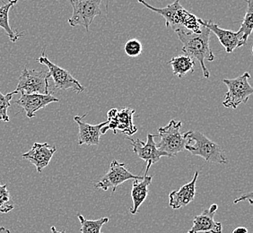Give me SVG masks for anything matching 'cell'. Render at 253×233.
<instances>
[{
  "label": "cell",
  "mask_w": 253,
  "mask_h": 233,
  "mask_svg": "<svg viewBox=\"0 0 253 233\" xmlns=\"http://www.w3.org/2000/svg\"><path fill=\"white\" fill-rule=\"evenodd\" d=\"M201 25L199 33L188 30H178L175 33L182 43V51L186 56L199 61L205 78H210V71L205 65V61H214V56L210 48L211 32L204 25Z\"/></svg>",
  "instance_id": "obj_1"
},
{
  "label": "cell",
  "mask_w": 253,
  "mask_h": 233,
  "mask_svg": "<svg viewBox=\"0 0 253 233\" xmlns=\"http://www.w3.org/2000/svg\"><path fill=\"white\" fill-rule=\"evenodd\" d=\"M137 1L145 5L146 8L162 15L166 20L167 28H171L175 32L178 30H188L194 33H199L201 29V25L198 21L199 18L187 11L180 4V0H176L172 4L163 8L154 7L146 2V0Z\"/></svg>",
  "instance_id": "obj_2"
},
{
  "label": "cell",
  "mask_w": 253,
  "mask_h": 233,
  "mask_svg": "<svg viewBox=\"0 0 253 233\" xmlns=\"http://www.w3.org/2000/svg\"><path fill=\"white\" fill-rule=\"evenodd\" d=\"M187 144L185 150L190 152L192 155L200 156L206 161L224 164L227 163L224 155V151L221 146L210 140L202 133L198 131L186 132Z\"/></svg>",
  "instance_id": "obj_3"
},
{
  "label": "cell",
  "mask_w": 253,
  "mask_h": 233,
  "mask_svg": "<svg viewBox=\"0 0 253 233\" xmlns=\"http://www.w3.org/2000/svg\"><path fill=\"white\" fill-rule=\"evenodd\" d=\"M181 125L182 122L171 119L166 126L158 128L160 142L156 144V146L168 157H173L185 150L187 136L186 132L181 133L180 131Z\"/></svg>",
  "instance_id": "obj_4"
},
{
  "label": "cell",
  "mask_w": 253,
  "mask_h": 233,
  "mask_svg": "<svg viewBox=\"0 0 253 233\" xmlns=\"http://www.w3.org/2000/svg\"><path fill=\"white\" fill-rule=\"evenodd\" d=\"M250 78V73L245 72L238 78L223 80V83L228 88V91L224 95V107L235 110L240 104L247 103L249 98L253 93V86L249 83Z\"/></svg>",
  "instance_id": "obj_5"
},
{
  "label": "cell",
  "mask_w": 253,
  "mask_h": 233,
  "mask_svg": "<svg viewBox=\"0 0 253 233\" xmlns=\"http://www.w3.org/2000/svg\"><path fill=\"white\" fill-rule=\"evenodd\" d=\"M73 7L72 16L68 19L70 26H83L86 32L97 15H102V0H68Z\"/></svg>",
  "instance_id": "obj_6"
},
{
  "label": "cell",
  "mask_w": 253,
  "mask_h": 233,
  "mask_svg": "<svg viewBox=\"0 0 253 233\" xmlns=\"http://www.w3.org/2000/svg\"><path fill=\"white\" fill-rule=\"evenodd\" d=\"M49 78L48 71H36L25 68L18 79L15 93L49 94Z\"/></svg>",
  "instance_id": "obj_7"
},
{
  "label": "cell",
  "mask_w": 253,
  "mask_h": 233,
  "mask_svg": "<svg viewBox=\"0 0 253 233\" xmlns=\"http://www.w3.org/2000/svg\"><path fill=\"white\" fill-rule=\"evenodd\" d=\"M37 61L40 64L45 65L49 69V78L53 80L54 86L59 90H72L74 92H83L84 87L81 83L78 82L76 78H74L68 70L60 68L59 66L49 61V58L45 55V51H42V56L40 57Z\"/></svg>",
  "instance_id": "obj_8"
},
{
  "label": "cell",
  "mask_w": 253,
  "mask_h": 233,
  "mask_svg": "<svg viewBox=\"0 0 253 233\" xmlns=\"http://www.w3.org/2000/svg\"><path fill=\"white\" fill-rule=\"evenodd\" d=\"M142 178L143 177L140 175H134L129 172L126 169L125 163L113 160L107 173L96 184H94V188L103 191H107L109 189H112V193H114L118 187L125 181L129 180H141Z\"/></svg>",
  "instance_id": "obj_9"
},
{
  "label": "cell",
  "mask_w": 253,
  "mask_h": 233,
  "mask_svg": "<svg viewBox=\"0 0 253 233\" xmlns=\"http://www.w3.org/2000/svg\"><path fill=\"white\" fill-rule=\"evenodd\" d=\"M156 136H156V135L147 134L146 143L142 142L140 139L128 138V140L131 142L133 152L140 159L146 162V172H145V176L147 175L153 164H156V162H158L162 157L167 156L166 154L161 152L157 148L156 141L154 140Z\"/></svg>",
  "instance_id": "obj_10"
},
{
  "label": "cell",
  "mask_w": 253,
  "mask_h": 233,
  "mask_svg": "<svg viewBox=\"0 0 253 233\" xmlns=\"http://www.w3.org/2000/svg\"><path fill=\"white\" fill-rule=\"evenodd\" d=\"M56 151V146H49L48 143H34L31 150L23 154L22 157L30 161L35 167L38 173H42L44 169L49 165Z\"/></svg>",
  "instance_id": "obj_11"
},
{
  "label": "cell",
  "mask_w": 253,
  "mask_h": 233,
  "mask_svg": "<svg viewBox=\"0 0 253 233\" xmlns=\"http://www.w3.org/2000/svg\"><path fill=\"white\" fill-rule=\"evenodd\" d=\"M200 25H204L211 33H214L219 39L220 43L223 45L226 53L234 52V49L241 47V41L243 38V34L237 31L233 32L230 30L222 29L216 24H214L210 20L198 19Z\"/></svg>",
  "instance_id": "obj_12"
},
{
  "label": "cell",
  "mask_w": 253,
  "mask_h": 233,
  "mask_svg": "<svg viewBox=\"0 0 253 233\" xmlns=\"http://www.w3.org/2000/svg\"><path fill=\"white\" fill-rule=\"evenodd\" d=\"M59 102V99L53 96L51 92L49 94L21 93V97L15 101V104L25 111L28 118H33L41 109H43L50 103Z\"/></svg>",
  "instance_id": "obj_13"
},
{
  "label": "cell",
  "mask_w": 253,
  "mask_h": 233,
  "mask_svg": "<svg viewBox=\"0 0 253 233\" xmlns=\"http://www.w3.org/2000/svg\"><path fill=\"white\" fill-rule=\"evenodd\" d=\"M217 210L218 205L213 204L210 208L205 209L200 215L195 216L193 226L187 233H222V224L214 221Z\"/></svg>",
  "instance_id": "obj_14"
},
{
  "label": "cell",
  "mask_w": 253,
  "mask_h": 233,
  "mask_svg": "<svg viewBox=\"0 0 253 233\" xmlns=\"http://www.w3.org/2000/svg\"><path fill=\"white\" fill-rule=\"evenodd\" d=\"M86 116V114L84 116H76L74 120L77 122L79 128L78 133V145L79 146H98L100 143V138L102 136V127L106 126L108 121L102 122L98 125H90L83 121V118Z\"/></svg>",
  "instance_id": "obj_15"
},
{
  "label": "cell",
  "mask_w": 253,
  "mask_h": 233,
  "mask_svg": "<svg viewBox=\"0 0 253 233\" xmlns=\"http://www.w3.org/2000/svg\"><path fill=\"white\" fill-rule=\"evenodd\" d=\"M135 112V110H131L128 107L118 111L114 117L108 119V129L112 130L115 135L118 134V132L128 136L135 135L137 131V127L133 123V115Z\"/></svg>",
  "instance_id": "obj_16"
},
{
  "label": "cell",
  "mask_w": 253,
  "mask_h": 233,
  "mask_svg": "<svg viewBox=\"0 0 253 233\" xmlns=\"http://www.w3.org/2000/svg\"><path fill=\"white\" fill-rule=\"evenodd\" d=\"M199 177V171L195 172L192 180L183 185L178 190L170 192L169 194V205L174 210L183 208L191 203L196 195V182Z\"/></svg>",
  "instance_id": "obj_17"
},
{
  "label": "cell",
  "mask_w": 253,
  "mask_h": 233,
  "mask_svg": "<svg viewBox=\"0 0 253 233\" xmlns=\"http://www.w3.org/2000/svg\"><path fill=\"white\" fill-rule=\"evenodd\" d=\"M152 180H153V176H148V175L143 176L141 180H134L131 190L133 205L131 208L129 209V212L131 214H136L138 212L140 205L146 199L149 193L148 187L151 184Z\"/></svg>",
  "instance_id": "obj_18"
},
{
  "label": "cell",
  "mask_w": 253,
  "mask_h": 233,
  "mask_svg": "<svg viewBox=\"0 0 253 233\" xmlns=\"http://www.w3.org/2000/svg\"><path fill=\"white\" fill-rule=\"evenodd\" d=\"M17 1L18 0H7V2H5L4 0H1L2 5L0 6V28L5 30V34L14 43L25 35L24 33L15 32L9 25V11Z\"/></svg>",
  "instance_id": "obj_19"
},
{
  "label": "cell",
  "mask_w": 253,
  "mask_h": 233,
  "mask_svg": "<svg viewBox=\"0 0 253 233\" xmlns=\"http://www.w3.org/2000/svg\"><path fill=\"white\" fill-rule=\"evenodd\" d=\"M172 68L174 76L178 78H183L186 74L193 73L195 61L188 56H178L171 58L168 62Z\"/></svg>",
  "instance_id": "obj_20"
},
{
  "label": "cell",
  "mask_w": 253,
  "mask_h": 233,
  "mask_svg": "<svg viewBox=\"0 0 253 233\" xmlns=\"http://www.w3.org/2000/svg\"><path fill=\"white\" fill-rule=\"evenodd\" d=\"M245 1L247 3V11L245 13L244 20L239 29V31L243 34L241 47H243L247 43L248 38L253 33V0H245Z\"/></svg>",
  "instance_id": "obj_21"
},
{
  "label": "cell",
  "mask_w": 253,
  "mask_h": 233,
  "mask_svg": "<svg viewBox=\"0 0 253 233\" xmlns=\"http://www.w3.org/2000/svg\"><path fill=\"white\" fill-rule=\"evenodd\" d=\"M78 218L81 224V233H102V226L110 221L108 217H102L98 220H87L81 214H78Z\"/></svg>",
  "instance_id": "obj_22"
},
{
  "label": "cell",
  "mask_w": 253,
  "mask_h": 233,
  "mask_svg": "<svg viewBox=\"0 0 253 233\" xmlns=\"http://www.w3.org/2000/svg\"><path fill=\"white\" fill-rule=\"evenodd\" d=\"M14 208L15 204L7 190V185L0 184V213L7 214Z\"/></svg>",
  "instance_id": "obj_23"
},
{
  "label": "cell",
  "mask_w": 253,
  "mask_h": 233,
  "mask_svg": "<svg viewBox=\"0 0 253 233\" xmlns=\"http://www.w3.org/2000/svg\"><path fill=\"white\" fill-rule=\"evenodd\" d=\"M16 94L15 92H10L7 94H3L0 92V120L4 122H9V116L7 114V110L10 107L11 100Z\"/></svg>",
  "instance_id": "obj_24"
},
{
  "label": "cell",
  "mask_w": 253,
  "mask_h": 233,
  "mask_svg": "<svg viewBox=\"0 0 253 233\" xmlns=\"http://www.w3.org/2000/svg\"><path fill=\"white\" fill-rule=\"evenodd\" d=\"M124 51L126 54V56L130 58H136L141 56L143 46L138 39H128L126 43L124 44Z\"/></svg>",
  "instance_id": "obj_25"
},
{
  "label": "cell",
  "mask_w": 253,
  "mask_h": 233,
  "mask_svg": "<svg viewBox=\"0 0 253 233\" xmlns=\"http://www.w3.org/2000/svg\"><path fill=\"white\" fill-rule=\"evenodd\" d=\"M243 200H248L250 204L253 205V192H250L248 194H244V195H242L241 197H239L237 199L234 200V204H237V203L243 201Z\"/></svg>",
  "instance_id": "obj_26"
},
{
  "label": "cell",
  "mask_w": 253,
  "mask_h": 233,
  "mask_svg": "<svg viewBox=\"0 0 253 233\" xmlns=\"http://www.w3.org/2000/svg\"><path fill=\"white\" fill-rule=\"evenodd\" d=\"M232 233H249L248 229L244 226H240V227L234 229Z\"/></svg>",
  "instance_id": "obj_27"
},
{
  "label": "cell",
  "mask_w": 253,
  "mask_h": 233,
  "mask_svg": "<svg viewBox=\"0 0 253 233\" xmlns=\"http://www.w3.org/2000/svg\"><path fill=\"white\" fill-rule=\"evenodd\" d=\"M50 231H51V233H67L66 232H65V231H63V232H59V231H58V230L55 228L54 226H51Z\"/></svg>",
  "instance_id": "obj_28"
},
{
  "label": "cell",
  "mask_w": 253,
  "mask_h": 233,
  "mask_svg": "<svg viewBox=\"0 0 253 233\" xmlns=\"http://www.w3.org/2000/svg\"><path fill=\"white\" fill-rule=\"evenodd\" d=\"M0 233H10L9 230L8 229L5 228V227H0Z\"/></svg>",
  "instance_id": "obj_29"
}]
</instances>
